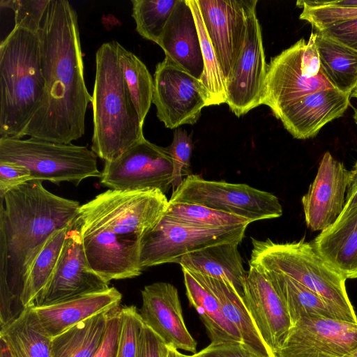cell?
<instances>
[{"label":"cell","mask_w":357,"mask_h":357,"mask_svg":"<svg viewBox=\"0 0 357 357\" xmlns=\"http://www.w3.org/2000/svg\"><path fill=\"white\" fill-rule=\"evenodd\" d=\"M38 34L45 90L22 136L71 144L85 132L92 96L84 80L78 16L68 1H50Z\"/></svg>","instance_id":"cell-1"},{"label":"cell","mask_w":357,"mask_h":357,"mask_svg":"<svg viewBox=\"0 0 357 357\" xmlns=\"http://www.w3.org/2000/svg\"><path fill=\"white\" fill-rule=\"evenodd\" d=\"M0 329L27 308L22 302L29 270L50 236L77 216V201L47 190L32 179L0 199Z\"/></svg>","instance_id":"cell-2"},{"label":"cell","mask_w":357,"mask_h":357,"mask_svg":"<svg viewBox=\"0 0 357 357\" xmlns=\"http://www.w3.org/2000/svg\"><path fill=\"white\" fill-rule=\"evenodd\" d=\"M168 206L165 194L157 189H109L81 205L77 218L91 269L108 282L140 275L142 239Z\"/></svg>","instance_id":"cell-3"},{"label":"cell","mask_w":357,"mask_h":357,"mask_svg":"<svg viewBox=\"0 0 357 357\" xmlns=\"http://www.w3.org/2000/svg\"><path fill=\"white\" fill-rule=\"evenodd\" d=\"M91 96V150L105 162L113 161L145 138L118 63L114 40L103 43L96 52Z\"/></svg>","instance_id":"cell-4"},{"label":"cell","mask_w":357,"mask_h":357,"mask_svg":"<svg viewBox=\"0 0 357 357\" xmlns=\"http://www.w3.org/2000/svg\"><path fill=\"white\" fill-rule=\"evenodd\" d=\"M45 90L39 34L14 27L0 45V139L23 137Z\"/></svg>","instance_id":"cell-5"},{"label":"cell","mask_w":357,"mask_h":357,"mask_svg":"<svg viewBox=\"0 0 357 357\" xmlns=\"http://www.w3.org/2000/svg\"><path fill=\"white\" fill-rule=\"evenodd\" d=\"M250 263L281 273L320 296L341 320L357 322L349 298L347 279L333 270L304 240L284 243L251 238Z\"/></svg>","instance_id":"cell-6"},{"label":"cell","mask_w":357,"mask_h":357,"mask_svg":"<svg viewBox=\"0 0 357 357\" xmlns=\"http://www.w3.org/2000/svg\"><path fill=\"white\" fill-rule=\"evenodd\" d=\"M0 161L22 165L31 179L78 185L87 178L100 177L97 155L86 146L29 137L0 139Z\"/></svg>","instance_id":"cell-7"},{"label":"cell","mask_w":357,"mask_h":357,"mask_svg":"<svg viewBox=\"0 0 357 357\" xmlns=\"http://www.w3.org/2000/svg\"><path fill=\"white\" fill-rule=\"evenodd\" d=\"M326 89L335 88L321 72L315 32L312 31L307 41L302 38L271 59L262 105L275 116L292 102Z\"/></svg>","instance_id":"cell-8"},{"label":"cell","mask_w":357,"mask_h":357,"mask_svg":"<svg viewBox=\"0 0 357 357\" xmlns=\"http://www.w3.org/2000/svg\"><path fill=\"white\" fill-rule=\"evenodd\" d=\"M169 202L201 205L245 218L251 222L282 215L278 198L271 192L247 184L206 180L193 174L172 192Z\"/></svg>","instance_id":"cell-9"},{"label":"cell","mask_w":357,"mask_h":357,"mask_svg":"<svg viewBox=\"0 0 357 357\" xmlns=\"http://www.w3.org/2000/svg\"><path fill=\"white\" fill-rule=\"evenodd\" d=\"M249 225L199 227L164 215L142 238L139 265L142 270L166 263H178L185 255L207 247L238 243Z\"/></svg>","instance_id":"cell-10"},{"label":"cell","mask_w":357,"mask_h":357,"mask_svg":"<svg viewBox=\"0 0 357 357\" xmlns=\"http://www.w3.org/2000/svg\"><path fill=\"white\" fill-rule=\"evenodd\" d=\"M172 159L166 149L145 138L119 158L105 162L100 183L111 190L157 189L167 193L172 186Z\"/></svg>","instance_id":"cell-11"},{"label":"cell","mask_w":357,"mask_h":357,"mask_svg":"<svg viewBox=\"0 0 357 357\" xmlns=\"http://www.w3.org/2000/svg\"><path fill=\"white\" fill-rule=\"evenodd\" d=\"M153 103L165 127L193 125L207 107V94L201 82L165 57L154 73Z\"/></svg>","instance_id":"cell-12"},{"label":"cell","mask_w":357,"mask_h":357,"mask_svg":"<svg viewBox=\"0 0 357 357\" xmlns=\"http://www.w3.org/2000/svg\"><path fill=\"white\" fill-rule=\"evenodd\" d=\"M109 283L94 272L88 263L77 216L68 227L54 271L48 284L36 298L35 305H53L103 291L109 288Z\"/></svg>","instance_id":"cell-13"},{"label":"cell","mask_w":357,"mask_h":357,"mask_svg":"<svg viewBox=\"0 0 357 357\" xmlns=\"http://www.w3.org/2000/svg\"><path fill=\"white\" fill-rule=\"evenodd\" d=\"M227 82L244 47L248 20L257 0H196Z\"/></svg>","instance_id":"cell-14"},{"label":"cell","mask_w":357,"mask_h":357,"mask_svg":"<svg viewBox=\"0 0 357 357\" xmlns=\"http://www.w3.org/2000/svg\"><path fill=\"white\" fill-rule=\"evenodd\" d=\"M268 71L256 8L248 20L241 54L226 82V102L238 117L262 105Z\"/></svg>","instance_id":"cell-15"},{"label":"cell","mask_w":357,"mask_h":357,"mask_svg":"<svg viewBox=\"0 0 357 357\" xmlns=\"http://www.w3.org/2000/svg\"><path fill=\"white\" fill-rule=\"evenodd\" d=\"M357 347V322L306 317L291 328L277 357H344Z\"/></svg>","instance_id":"cell-16"},{"label":"cell","mask_w":357,"mask_h":357,"mask_svg":"<svg viewBox=\"0 0 357 357\" xmlns=\"http://www.w3.org/2000/svg\"><path fill=\"white\" fill-rule=\"evenodd\" d=\"M249 264L243 297L261 338L277 357L292 324L266 270L257 264Z\"/></svg>","instance_id":"cell-17"},{"label":"cell","mask_w":357,"mask_h":357,"mask_svg":"<svg viewBox=\"0 0 357 357\" xmlns=\"http://www.w3.org/2000/svg\"><path fill=\"white\" fill-rule=\"evenodd\" d=\"M349 178V171L343 163L326 152L301 200L305 222L311 230L322 231L337 220L345 205Z\"/></svg>","instance_id":"cell-18"},{"label":"cell","mask_w":357,"mask_h":357,"mask_svg":"<svg viewBox=\"0 0 357 357\" xmlns=\"http://www.w3.org/2000/svg\"><path fill=\"white\" fill-rule=\"evenodd\" d=\"M142 297L143 323L167 346L195 354L197 342L185 326L177 289L169 282H154L144 287Z\"/></svg>","instance_id":"cell-19"},{"label":"cell","mask_w":357,"mask_h":357,"mask_svg":"<svg viewBox=\"0 0 357 357\" xmlns=\"http://www.w3.org/2000/svg\"><path fill=\"white\" fill-rule=\"evenodd\" d=\"M350 98L351 96L335 89H321L292 102L275 117L293 137L312 138L325 125L344 115Z\"/></svg>","instance_id":"cell-20"},{"label":"cell","mask_w":357,"mask_h":357,"mask_svg":"<svg viewBox=\"0 0 357 357\" xmlns=\"http://www.w3.org/2000/svg\"><path fill=\"white\" fill-rule=\"evenodd\" d=\"M157 44L165 57L201 80L204 63L195 20L187 0H177Z\"/></svg>","instance_id":"cell-21"},{"label":"cell","mask_w":357,"mask_h":357,"mask_svg":"<svg viewBox=\"0 0 357 357\" xmlns=\"http://www.w3.org/2000/svg\"><path fill=\"white\" fill-rule=\"evenodd\" d=\"M122 294L114 287L46 306L34 305L45 331L54 337L70 327L118 307Z\"/></svg>","instance_id":"cell-22"},{"label":"cell","mask_w":357,"mask_h":357,"mask_svg":"<svg viewBox=\"0 0 357 357\" xmlns=\"http://www.w3.org/2000/svg\"><path fill=\"white\" fill-rule=\"evenodd\" d=\"M311 244L337 273L347 280L357 279V207L340 214Z\"/></svg>","instance_id":"cell-23"},{"label":"cell","mask_w":357,"mask_h":357,"mask_svg":"<svg viewBox=\"0 0 357 357\" xmlns=\"http://www.w3.org/2000/svg\"><path fill=\"white\" fill-rule=\"evenodd\" d=\"M238 243L215 245L184 255L178 261L181 269L223 280L243 296L248 272L243 266Z\"/></svg>","instance_id":"cell-24"},{"label":"cell","mask_w":357,"mask_h":357,"mask_svg":"<svg viewBox=\"0 0 357 357\" xmlns=\"http://www.w3.org/2000/svg\"><path fill=\"white\" fill-rule=\"evenodd\" d=\"M190 272L215 296L225 316L238 331L243 343L251 352L257 357H276L261 338L243 297L233 286L223 280Z\"/></svg>","instance_id":"cell-25"},{"label":"cell","mask_w":357,"mask_h":357,"mask_svg":"<svg viewBox=\"0 0 357 357\" xmlns=\"http://www.w3.org/2000/svg\"><path fill=\"white\" fill-rule=\"evenodd\" d=\"M182 271L189 303L199 314L211 342H243L238 331L225 316L215 296L190 271Z\"/></svg>","instance_id":"cell-26"},{"label":"cell","mask_w":357,"mask_h":357,"mask_svg":"<svg viewBox=\"0 0 357 357\" xmlns=\"http://www.w3.org/2000/svg\"><path fill=\"white\" fill-rule=\"evenodd\" d=\"M320 70L333 87L351 96L357 86V51L315 31Z\"/></svg>","instance_id":"cell-27"},{"label":"cell","mask_w":357,"mask_h":357,"mask_svg":"<svg viewBox=\"0 0 357 357\" xmlns=\"http://www.w3.org/2000/svg\"><path fill=\"white\" fill-rule=\"evenodd\" d=\"M29 306L13 322L0 331L13 357H52V339L34 310Z\"/></svg>","instance_id":"cell-28"},{"label":"cell","mask_w":357,"mask_h":357,"mask_svg":"<svg viewBox=\"0 0 357 357\" xmlns=\"http://www.w3.org/2000/svg\"><path fill=\"white\" fill-rule=\"evenodd\" d=\"M109 311L96 314L52 337V357H93L103 341Z\"/></svg>","instance_id":"cell-29"},{"label":"cell","mask_w":357,"mask_h":357,"mask_svg":"<svg viewBox=\"0 0 357 357\" xmlns=\"http://www.w3.org/2000/svg\"><path fill=\"white\" fill-rule=\"evenodd\" d=\"M264 268L286 305L292 326L306 317L340 319L331 307L317 294L281 273Z\"/></svg>","instance_id":"cell-30"},{"label":"cell","mask_w":357,"mask_h":357,"mask_svg":"<svg viewBox=\"0 0 357 357\" xmlns=\"http://www.w3.org/2000/svg\"><path fill=\"white\" fill-rule=\"evenodd\" d=\"M118 63L142 124L153 103L154 80L146 65L115 41Z\"/></svg>","instance_id":"cell-31"},{"label":"cell","mask_w":357,"mask_h":357,"mask_svg":"<svg viewBox=\"0 0 357 357\" xmlns=\"http://www.w3.org/2000/svg\"><path fill=\"white\" fill-rule=\"evenodd\" d=\"M68 227L53 233L34 259L28 272L22 296L26 307L35 305L36 298L48 284L59 259Z\"/></svg>","instance_id":"cell-32"},{"label":"cell","mask_w":357,"mask_h":357,"mask_svg":"<svg viewBox=\"0 0 357 357\" xmlns=\"http://www.w3.org/2000/svg\"><path fill=\"white\" fill-rule=\"evenodd\" d=\"M197 27L204 69L200 80L207 94V107L226 102V81L207 35L196 0H187Z\"/></svg>","instance_id":"cell-33"},{"label":"cell","mask_w":357,"mask_h":357,"mask_svg":"<svg viewBox=\"0 0 357 357\" xmlns=\"http://www.w3.org/2000/svg\"><path fill=\"white\" fill-rule=\"evenodd\" d=\"M165 215L174 221L199 227H225L251 223L238 215L192 204L169 202Z\"/></svg>","instance_id":"cell-34"},{"label":"cell","mask_w":357,"mask_h":357,"mask_svg":"<svg viewBox=\"0 0 357 357\" xmlns=\"http://www.w3.org/2000/svg\"><path fill=\"white\" fill-rule=\"evenodd\" d=\"M177 0H132V17L136 31L157 44Z\"/></svg>","instance_id":"cell-35"},{"label":"cell","mask_w":357,"mask_h":357,"mask_svg":"<svg viewBox=\"0 0 357 357\" xmlns=\"http://www.w3.org/2000/svg\"><path fill=\"white\" fill-rule=\"evenodd\" d=\"M296 6L302 8L301 20L307 21L316 31L331 25L357 18V8H337L317 4L314 1L301 0Z\"/></svg>","instance_id":"cell-36"},{"label":"cell","mask_w":357,"mask_h":357,"mask_svg":"<svg viewBox=\"0 0 357 357\" xmlns=\"http://www.w3.org/2000/svg\"><path fill=\"white\" fill-rule=\"evenodd\" d=\"M166 149L173 162L172 187V192H174L183 183V176L192 174L190 170V159L193 150L191 136L185 130L176 128L172 142Z\"/></svg>","instance_id":"cell-37"},{"label":"cell","mask_w":357,"mask_h":357,"mask_svg":"<svg viewBox=\"0 0 357 357\" xmlns=\"http://www.w3.org/2000/svg\"><path fill=\"white\" fill-rule=\"evenodd\" d=\"M50 0H1V8H9L15 14L14 27L34 33L40 30Z\"/></svg>","instance_id":"cell-38"},{"label":"cell","mask_w":357,"mask_h":357,"mask_svg":"<svg viewBox=\"0 0 357 357\" xmlns=\"http://www.w3.org/2000/svg\"><path fill=\"white\" fill-rule=\"evenodd\" d=\"M121 327L116 357H136L144 323L134 305L121 308Z\"/></svg>","instance_id":"cell-39"},{"label":"cell","mask_w":357,"mask_h":357,"mask_svg":"<svg viewBox=\"0 0 357 357\" xmlns=\"http://www.w3.org/2000/svg\"><path fill=\"white\" fill-rule=\"evenodd\" d=\"M121 327V312L118 306L108 313L103 341L93 357H116Z\"/></svg>","instance_id":"cell-40"},{"label":"cell","mask_w":357,"mask_h":357,"mask_svg":"<svg viewBox=\"0 0 357 357\" xmlns=\"http://www.w3.org/2000/svg\"><path fill=\"white\" fill-rule=\"evenodd\" d=\"M32 180L26 167L9 162L0 161V199L10 190Z\"/></svg>","instance_id":"cell-41"},{"label":"cell","mask_w":357,"mask_h":357,"mask_svg":"<svg viewBox=\"0 0 357 357\" xmlns=\"http://www.w3.org/2000/svg\"><path fill=\"white\" fill-rule=\"evenodd\" d=\"M191 357H257L243 342H211Z\"/></svg>","instance_id":"cell-42"},{"label":"cell","mask_w":357,"mask_h":357,"mask_svg":"<svg viewBox=\"0 0 357 357\" xmlns=\"http://www.w3.org/2000/svg\"><path fill=\"white\" fill-rule=\"evenodd\" d=\"M167 344L144 324L139 339L136 357H167Z\"/></svg>","instance_id":"cell-43"},{"label":"cell","mask_w":357,"mask_h":357,"mask_svg":"<svg viewBox=\"0 0 357 357\" xmlns=\"http://www.w3.org/2000/svg\"><path fill=\"white\" fill-rule=\"evenodd\" d=\"M319 31L357 51V18L331 25Z\"/></svg>","instance_id":"cell-44"},{"label":"cell","mask_w":357,"mask_h":357,"mask_svg":"<svg viewBox=\"0 0 357 357\" xmlns=\"http://www.w3.org/2000/svg\"><path fill=\"white\" fill-rule=\"evenodd\" d=\"M356 207H357V161L349 171L345 205L341 214L345 213Z\"/></svg>","instance_id":"cell-45"},{"label":"cell","mask_w":357,"mask_h":357,"mask_svg":"<svg viewBox=\"0 0 357 357\" xmlns=\"http://www.w3.org/2000/svg\"><path fill=\"white\" fill-rule=\"evenodd\" d=\"M317 4L337 7V8H357V0H335V1H314Z\"/></svg>","instance_id":"cell-46"},{"label":"cell","mask_w":357,"mask_h":357,"mask_svg":"<svg viewBox=\"0 0 357 357\" xmlns=\"http://www.w3.org/2000/svg\"><path fill=\"white\" fill-rule=\"evenodd\" d=\"M0 357H13L7 344L1 338H0Z\"/></svg>","instance_id":"cell-47"},{"label":"cell","mask_w":357,"mask_h":357,"mask_svg":"<svg viewBox=\"0 0 357 357\" xmlns=\"http://www.w3.org/2000/svg\"><path fill=\"white\" fill-rule=\"evenodd\" d=\"M167 357H191V356L182 354L180 351H178V349H176L172 347H168Z\"/></svg>","instance_id":"cell-48"},{"label":"cell","mask_w":357,"mask_h":357,"mask_svg":"<svg viewBox=\"0 0 357 357\" xmlns=\"http://www.w3.org/2000/svg\"><path fill=\"white\" fill-rule=\"evenodd\" d=\"M344 357H357V347Z\"/></svg>","instance_id":"cell-49"},{"label":"cell","mask_w":357,"mask_h":357,"mask_svg":"<svg viewBox=\"0 0 357 357\" xmlns=\"http://www.w3.org/2000/svg\"><path fill=\"white\" fill-rule=\"evenodd\" d=\"M351 97L357 98V86L351 93Z\"/></svg>","instance_id":"cell-50"},{"label":"cell","mask_w":357,"mask_h":357,"mask_svg":"<svg viewBox=\"0 0 357 357\" xmlns=\"http://www.w3.org/2000/svg\"><path fill=\"white\" fill-rule=\"evenodd\" d=\"M354 122L356 123V124H357V107L354 109Z\"/></svg>","instance_id":"cell-51"}]
</instances>
